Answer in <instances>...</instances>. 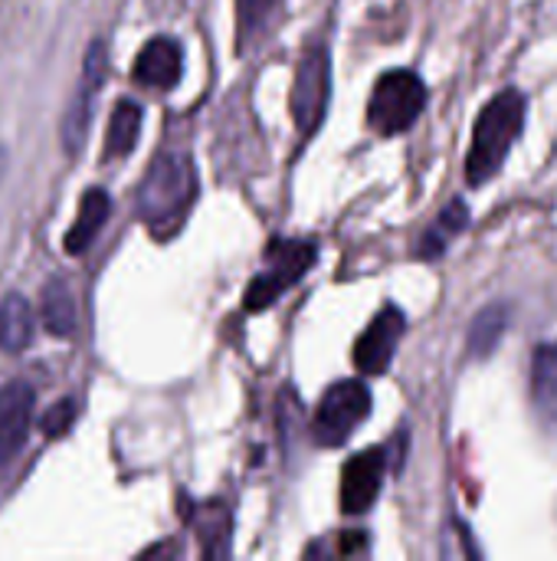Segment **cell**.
Listing matches in <instances>:
<instances>
[{
	"label": "cell",
	"instance_id": "cell-1",
	"mask_svg": "<svg viewBox=\"0 0 557 561\" xmlns=\"http://www.w3.org/2000/svg\"><path fill=\"white\" fill-rule=\"evenodd\" d=\"M525 115H529V99L515 85H506L483 105V112L473 125V145L466 151V184L469 187H483L502 174L515 141L525 131Z\"/></svg>",
	"mask_w": 557,
	"mask_h": 561
},
{
	"label": "cell",
	"instance_id": "cell-2",
	"mask_svg": "<svg viewBox=\"0 0 557 561\" xmlns=\"http://www.w3.org/2000/svg\"><path fill=\"white\" fill-rule=\"evenodd\" d=\"M197 201V168L187 154L167 151L151 161L138 187V217L154 240H171Z\"/></svg>",
	"mask_w": 557,
	"mask_h": 561
},
{
	"label": "cell",
	"instance_id": "cell-3",
	"mask_svg": "<svg viewBox=\"0 0 557 561\" xmlns=\"http://www.w3.org/2000/svg\"><path fill=\"white\" fill-rule=\"evenodd\" d=\"M427 108V85L414 69H391L374 82L371 102H368V125L384 135H404L417 125V118Z\"/></svg>",
	"mask_w": 557,
	"mask_h": 561
},
{
	"label": "cell",
	"instance_id": "cell-4",
	"mask_svg": "<svg viewBox=\"0 0 557 561\" xmlns=\"http://www.w3.org/2000/svg\"><path fill=\"white\" fill-rule=\"evenodd\" d=\"M371 388L361 378H348L332 385L315 411L312 437L322 447H345L351 434L371 417Z\"/></svg>",
	"mask_w": 557,
	"mask_h": 561
},
{
	"label": "cell",
	"instance_id": "cell-5",
	"mask_svg": "<svg viewBox=\"0 0 557 561\" xmlns=\"http://www.w3.org/2000/svg\"><path fill=\"white\" fill-rule=\"evenodd\" d=\"M328 99H332V56L325 43H312L295 69V82H292V122L299 128L302 138H312L328 112Z\"/></svg>",
	"mask_w": 557,
	"mask_h": 561
},
{
	"label": "cell",
	"instance_id": "cell-6",
	"mask_svg": "<svg viewBox=\"0 0 557 561\" xmlns=\"http://www.w3.org/2000/svg\"><path fill=\"white\" fill-rule=\"evenodd\" d=\"M315 256L318 250L309 240H276L266 250V270L246 289V309L250 312L269 309L289 286H295L309 273Z\"/></svg>",
	"mask_w": 557,
	"mask_h": 561
},
{
	"label": "cell",
	"instance_id": "cell-7",
	"mask_svg": "<svg viewBox=\"0 0 557 561\" xmlns=\"http://www.w3.org/2000/svg\"><path fill=\"white\" fill-rule=\"evenodd\" d=\"M105 76H108V46L102 39H92L85 56H82V79H79V85L66 105L62 125H59V138H62L66 154L82 151L89 125H92V112H95V95H98Z\"/></svg>",
	"mask_w": 557,
	"mask_h": 561
},
{
	"label": "cell",
	"instance_id": "cell-8",
	"mask_svg": "<svg viewBox=\"0 0 557 561\" xmlns=\"http://www.w3.org/2000/svg\"><path fill=\"white\" fill-rule=\"evenodd\" d=\"M407 332V316L404 309L397 306H384L371 325L361 332V339L355 342V368L364 375V378H378V375H387L394 355H397V345Z\"/></svg>",
	"mask_w": 557,
	"mask_h": 561
},
{
	"label": "cell",
	"instance_id": "cell-9",
	"mask_svg": "<svg viewBox=\"0 0 557 561\" xmlns=\"http://www.w3.org/2000/svg\"><path fill=\"white\" fill-rule=\"evenodd\" d=\"M384 477H387V450L384 447L355 454L341 473V510L348 516L371 513V506L378 503V496L384 490Z\"/></svg>",
	"mask_w": 557,
	"mask_h": 561
},
{
	"label": "cell",
	"instance_id": "cell-10",
	"mask_svg": "<svg viewBox=\"0 0 557 561\" xmlns=\"http://www.w3.org/2000/svg\"><path fill=\"white\" fill-rule=\"evenodd\" d=\"M33 404H36V391L26 381H10L0 388V470L26 444Z\"/></svg>",
	"mask_w": 557,
	"mask_h": 561
},
{
	"label": "cell",
	"instance_id": "cell-11",
	"mask_svg": "<svg viewBox=\"0 0 557 561\" xmlns=\"http://www.w3.org/2000/svg\"><path fill=\"white\" fill-rule=\"evenodd\" d=\"M181 72H184V53H181V43L171 36L148 39L131 69L135 82L148 89H174L181 82Z\"/></svg>",
	"mask_w": 557,
	"mask_h": 561
},
{
	"label": "cell",
	"instance_id": "cell-12",
	"mask_svg": "<svg viewBox=\"0 0 557 561\" xmlns=\"http://www.w3.org/2000/svg\"><path fill=\"white\" fill-rule=\"evenodd\" d=\"M469 204L463 201V197H453L440 214H437V220L423 230V237H420V243H417V260H427V263H433V260H440V256H446V250H450V243L463 233V230H469Z\"/></svg>",
	"mask_w": 557,
	"mask_h": 561
},
{
	"label": "cell",
	"instance_id": "cell-13",
	"mask_svg": "<svg viewBox=\"0 0 557 561\" xmlns=\"http://www.w3.org/2000/svg\"><path fill=\"white\" fill-rule=\"evenodd\" d=\"M512 325V306L509 302H489L476 312V319L469 322V335H466V352L473 362H486L496 355V348L502 345L506 332Z\"/></svg>",
	"mask_w": 557,
	"mask_h": 561
},
{
	"label": "cell",
	"instance_id": "cell-14",
	"mask_svg": "<svg viewBox=\"0 0 557 561\" xmlns=\"http://www.w3.org/2000/svg\"><path fill=\"white\" fill-rule=\"evenodd\" d=\"M108 214H112V197H108L102 187H89V191L82 194L79 214H76V220H72V227H69V233H66V240H62V243H66V253H69V256L85 253V250L92 247V240L98 237V230L105 227Z\"/></svg>",
	"mask_w": 557,
	"mask_h": 561
},
{
	"label": "cell",
	"instance_id": "cell-15",
	"mask_svg": "<svg viewBox=\"0 0 557 561\" xmlns=\"http://www.w3.org/2000/svg\"><path fill=\"white\" fill-rule=\"evenodd\" d=\"M532 404L548 427H557V345H538L532 355Z\"/></svg>",
	"mask_w": 557,
	"mask_h": 561
},
{
	"label": "cell",
	"instance_id": "cell-16",
	"mask_svg": "<svg viewBox=\"0 0 557 561\" xmlns=\"http://www.w3.org/2000/svg\"><path fill=\"white\" fill-rule=\"evenodd\" d=\"M39 316L49 335L69 339L76 332V299L66 279H49L39 293Z\"/></svg>",
	"mask_w": 557,
	"mask_h": 561
},
{
	"label": "cell",
	"instance_id": "cell-17",
	"mask_svg": "<svg viewBox=\"0 0 557 561\" xmlns=\"http://www.w3.org/2000/svg\"><path fill=\"white\" fill-rule=\"evenodd\" d=\"M141 122H144V112H141L138 102L121 99L115 105L108 131H105V158L108 161H121V158H128L135 151L138 135H141Z\"/></svg>",
	"mask_w": 557,
	"mask_h": 561
},
{
	"label": "cell",
	"instance_id": "cell-18",
	"mask_svg": "<svg viewBox=\"0 0 557 561\" xmlns=\"http://www.w3.org/2000/svg\"><path fill=\"white\" fill-rule=\"evenodd\" d=\"M36 322H33V309L20 293L3 296L0 302V348L16 355L33 342Z\"/></svg>",
	"mask_w": 557,
	"mask_h": 561
},
{
	"label": "cell",
	"instance_id": "cell-19",
	"mask_svg": "<svg viewBox=\"0 0 557 561\" xmlns=\"http://www.w3.org/2000/svg\"><path fill=\"white\" fill-rule=\"evenodd\" d=\"M279 0H236V26H240V39L236 46L250 49L253 39H259V33L269 26V16L276 13Z\"/></svg>",
	"mask_w": 557,
	"mask_h": 561
},
{
	"label": "cell",
	"instance_id": "cell-20",
	"mask_svg": "<svg viewBox=\"0 0 557 561\" xmlns=\"http://www.w3.org/2000/svg\"><path fill=\"white\" fill-rule=\"evenodd\" d=\"M76 417H79V404L72 401V398H62L59 404H53L43 417H39V431H43V437H66L69 431H72V424H76Z\"/></svg>",
	"mask_w": 557,
	"mask_h": 561
},
{
	"label": "cell",
	"instance_id": "cell-21",
	"mask_svg": "<svg viewBox=\"0 0 557 561\" xmlns=\"http://www.w3.org/2000/svg\"><path fill=\"white\" fill-rule=\"evenodd\" d=\"M220 506H210V523L200 529V542H204V556L213 559V556H227L230 552V516L223 513L213 526V516H217Z\"/></svg>",
	"mask_w": 557,
	"mask_h": 561
},
{
	"label": "cell",
	"instance_id": "cell-22",
	"mask_svg": "<svg viewBox=\"0 0 557 561\" xmlns=\"http://www.w3.org/2000/svg\"><path fill=\"white\" fill-rule=\"evenodd\" d=\"M364 546H368V539L361 533H348V539H341V549L345 552H355V549H364Z\"/></svg>",
	"mask_w": 557,
	"mask_h": 561
},
{
	"label": "cell",
	"instance_id": "cell-23",
	"mask_svg": "<svg viewBox=\"0 0 557 561\" xmlns=\"http://www.w3.org/2000/svg\"><path fill=\"white\" fill-rule=\"evenodd\" d=\"M3 171H7V151L0 148V178H3Z\"/></svg>",
	"mask_w": 557,
	"mask_h": 561
}]
</instances>
